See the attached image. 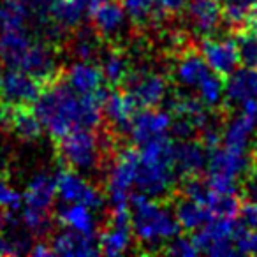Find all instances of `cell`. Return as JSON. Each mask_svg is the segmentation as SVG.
I'll return each mask as SVG.
<instances>
[{
  "instance_id": "1",
  "label": "cell",
  "mask_w": 257,
  "mask_h": 257,
  "mask_svg": "<svg viewBox=\"0 0 257 257\" xmlns=\"http://www.w3.org/2000/svg\"><path fill=\"white\" fill-rule=\"evenodd\" d=\"M34 104V111L51 140L57 141L71 131L85 128L81 95L65 83L64 76L58 81L43 86Z\"/></svg>"
},
{
  "instance_id": "2",
  "label": "cell",
  "mask_w": 257,
  "mask_h": 257,
  "mask_svg": "<svg viewBox=\"0 0 257 257\" xmlns=\"http://www.w3.org/2000/svg\"><path fill=\"white\" fill-rule=\"evenodd\" d=\"M128 208L133 234L141 245L150 246L148 252H155L154 246H161L162 252L166 243L180 232L178 220L164 199H155L143 192L131 194Z\"/></svg>"
},
{
  "instance_id": "3",
  "label": "cell",
  "mask_w": 257,
  "mask_h": 257,
  "mask_svg": "<svg viewBox=\"0 0 257 257\" xmlns=\"http://www.w3.org/2000/svg\"><path fill=\"white\" fill-rule=\"evenodd\" d=\"M173 145L175 141L168 134H164L141 147L140 168L134 183L138 185L140 192L155 199H162L175 190L176 173L173 161Z\"/></svg>"
},
{
  "instance_id": "4",
  "label": "cell",
  "mask_w": 257,
  "mask_h": 257,
  "mask_svg": "<svg viewBox=\"0 0 257 257\" xmlns=\"http://www.w3.org/2000/svg\"><path fill=\"white\" fill-rule=\"evenodd\" d=\"M111 138L100 143L93 128H76L55 141L57 157L74 171H95L111 152Z\"/></svg>"
},
{
  "instance_id": "5",
  "label": "cell",
  "mask_w": 257,
  "mask_h": 257,
  "mask_svg": "<svg viewBox=\"0 0 257 257\" xmlns=\"http://www.w3.org/2000/svg\"><path fill=\"white\" fill-rule=\"evenodd\" d=\"M250 166L246 152L231 150V148H215L208 152L206 173L208 185L215 192H238L239 180L245 176Z\"/></svg>"
},
{
  "instance_id": "6",
  "label": "cell",
  "mask_w": 257,
  "mask_h": 257,
  "mask_svg": "<svg viewBox=\"0 0 257 257\" xmlns=\"http://www.w3.org/2000/svg\"><path fill=\"white\" fill-rule=\"evenodd\" d=\"M140 168V150L134 147H120L113 157L109 175H107V194L113 206L128 204L131 189L136 183Z\"/></svg>"
},
{
  "instance_id": "7",
  "label": "cell",
  "mask_w": 257,
  "mask_h": 257,
  "mask_svg": "<svg viewBox=\"0 0 257 257\" xmlns=\"http://www.w3.org/2000/svg\"><path fill=\"white\" fill-rule=\"evenodd\" d=\"M133 241V225H131V208L128 204L113 206L102 232L99 234L100 253L121 255L128 250Z\"/></svg>"
},
{
  "instance_id": "8",
  "label": "cell",
  "mask_w": 257,
  "mask_h": 257,
  "mask_svg": "<svg viewBox=\"0 0 257 257\" xmlns=\"http://www.w3.org/2000/svg\"><path fill=\"white\" fill-rule=\"evenodd\" d=\"M86 15L104 44L116 43L125 27V9L120 0H90Z\"/></svg>"
},
{
  "instance_id": "9",
  "label": "cell",
  "mask_w": 257,
  "mask_h": 257,
  "mask_svg": "<svg viewBox=\"0 0 257 257\" xmlns=\"http://www.w3.org/2000/svg\"><path fill=\"white\" fill-rule=\"evenodd\" d=\"M121 88L134 97L140 107H159L168 97V79L155 71L133 69Z\"/></svg>"
},
{
  "instance_id": "10",
  "label": "cell",
  "mask_w": 257,
  "mask_h": 257,
  "mask_svg": "<svg viewBox=\"0 0 257 257\" xmlns=\"http://www.w3.org/2000/svg\"><path fill=\"white\" fill-rule=\"evenodd\" d=\"M41 83L20 69L0 71V104H34L41 93Z\"/></svg>"
},
{
  "instance_id": "11",
  "label": "cell",
  "mask_w": 257,
  "mask_h": 257,
  "mask_svg": "<svg viewBox=\"0 0 257 257\" xmlns=\"http://www.w3.org/2000/svg\"><path fill=\"white\" fill-rule=\"evenodd\" d=\"M57 180V194L65 203H81L90 210H97L102 206L104 197L97 187L86 182L74 169L65 168L55 176Z\"/></svg>"
},
{
  "instance_id": "12",
  "label": "cell",
  "mask_w": 257,
  "mask_h": 257,
  "mask_svg": "<svg viewBox=\"0 0 257 257\" xmlns=\"http://www.w3.org/2000/svg\"><path fill=\"white\" fill-rule=\"evenodd\" d=\"M201 55L206 60L208 67L224 79L232 74L239 65V55L234 39L211 36L204 37L201 43Z\"/></svg>"
},
{
  "instance_id": "13",
  "label": "cell",
  "mask_w": 257,
  "mask_h": 257,
  "mask_svg": "<svg viewBox=\"0 0 257 257\" xmlns=\"http://www.w3.org/2000/svg\"><path fill=\"white\" fill-rule=\"evenodd\" d=\"M138 102L134 97L123 88H113L107 93L102 106V116L109 121L111 131H116L120 134L131 133V125L136 116Z\"/></svg>"
},
{
  "instance_id": "14",
  "label": "cell",
  "mask_w": 257,
  "mask_h": 257,
  "mask_svg": "<svg viewBox=\"0 0 257 257\" xmlns=\"http://www.w3.org/2000/svg\"><path fill=\"white\" fill-rule=\"evenodd\" d=\"M183 11L187 13L192 30L203 37L217 34L225 22L220 0H189Z\"/></svg>"
},
{
  "instance_id": "15",
  "label": "cell",
  "mask_w": 257,
  "mask_h": 257,
  "mask_svg": "<svg viewBox=\"0 0 257 257\" xmlns=\"http://www.w3.org/2000/svg\"><path fill=\"white\" fill-rule=\"evenodd\" d=\"M171 120V114L166 111H159L157 107H141L134 116L128 134L138 147H143L148 141L168 134Z\"/></svg>"
},
{
  "instance_id": "16",
  "label": "cell",
  "mask_w": 257,
  "mask_h": 257,
  "mask_svg": "<svg viewBox=\"0 0 257 257\" xmlns=\"http://www.w3.org/2000/svg\"><path fill=\"white\" fill-rule=\"evenodd\" d=\"M176 62L173 65V79L187 88H197L199 83L211 72L201 51L194 46H185L176 53Z\"/></svg>"
},
{
  "instance_id": "17",
  "label": "cell",
  "mask_w": 257,
  "mask_h": 257,
  "mask_svg": "<svg viewBox=\"0 0 257 257\" xmlns=\"http://www.w3.org/2000/svg\"><path fill=\"white\" fill-rule=\"evenodd\" d=\"M173 161H175V173L180 178L199 176L206 168L208 152L201 145V141L180 140L173 145Z\"/></svg>"
},
{
  "instance_id": "18",
  "label": "cell",
  "mask_w": 257,
  "mask_h": 257,
  "mask_svg": "<svg viewBox=\"0 0 257 257\" xmlns=\"http://www.w3.org/2000/svg\"><path fill=\"white\" fill-rule=\"evenodd\" d=\"M50 245L53 248V253H57V255L85 257V255H97V253H100L97 234H85V232L72 231V229L57 232L51 238Z\"/></svg>"
},
{
  "instance_id": "19",
  "label": "cell",
  "mask_w": 257,
  "mask_h": 257,
  "mask_svg": "<svg viewBox=\"0 0 257 257\" xmlns=\"http://www.w3.org/2000/svg\"><path fill=\"white\" fill-rule=\"evenodd\" d=\"M64 79L78 95H88V93H99L109 88L104 79L100 65L92 62H78L64 74Z\"/></svg>"
},
{
  "instance_id": "20",
  "label": "cell",
  "mask_w": 257,
  "mask_h": 257,
  "mask_svg": "<svg viewBox=\"0 0 257 257\" xmlns=\"http://www.w3.org/2000/svg\"><path fill=\"white\" fill-rule=\"evenodd\" d=\"M99 58H100L99 65L102 69V74L107 86L109 88H121L125 79L128 78V74L134 69L123 48L118 46L116 43H111L107 44L106 50L100 51Z\"/></svg>"
},
{
  "instance_id": "21",
  "label": "cell",
  "mask_w": 257,
  "mask_h": 257,
  "mask_svg": "<svg viewBox=\"0 0 257 257\" xmlns=\"http://www.w3.org/2000/svg\"><path fill=\"white\" fill-rule=\"evenodd\" d=\"M173 197H175V217L180 224V229L183 231H197L215 217L204 204L197 203V201L189 199L178 192H173Z\"/></svg>"
},
{
  "instance_id": "22",
  "label": "cell",
  "mask_w": 257,
  "mask_h": 257,
  "mask_svg": "<svg viewBox=\"0 0 257 257\" xmlns=\"http://www.w3.org/2000/svg\"><path fill=\"white\" fill-rule=\"evenodd\" d=\"M257 127V114L239 111L232 120L227 121L225 131L222 134V143L225 148L231 150L246 152V147L250 143V136L253 134Z\"/></svg>"
},
{
  "instance_id": "23",
  "label": "cell",
  "mask_w": 257,
  "mask_h": 257,
  "mask_svg": "<svg viewBox=\"0 0 257 257\" xmlns=\"http://www.w3.org/2000/svg\"><path fill=\"white\" fill-rule=\"evenodd\" d=\"M225 97L229 102H245L257 100V69L243 67L236 69L225 78Z\"/></svg>"
},
{
  "instance_id": "24",
  "label": "cell",
  "mask_w": 257,
  "mask_h": 257,
  "mask_svg": "<svg viewBox=\"0 0 257 257\" xmlns=\"http://www.w3.org/2000/svg\"><path fill=\"white\" fill-rule=\"evenodd\" d=\"M32 37L23 30H9L0 36V62L8 69H18L32 44Z\"/></svg>"
},
{
  "instance_id": "25",
  "label": "cell",
  "mask_w": 257,
  "mask_h": 257,
  "mask_svg": "<svg viewBox=\"0 0 257 257\" xmlns=\"http://www.w3.org/2000/svg\"><path fill=\"white\" fill-rule=\"evenodd\" d=\"M58 224L65 229L85 232V234H95V220L92 217V211L88 206L81 203H65L57 208Z\"/></svg>"
},
{
  "instance_id": "26",
  "label": "cell",
  "mask_w": 257,
  "mask_h": 257,
  "mask_svg": "<svg viewBox=\"0 0 257 257\" xmlns=\"http://www.w3.org/2000/svg\"><path fill=\"white\" fill-rule=\"evenodd\" d=\"M55 196H57V180H55V176L39 173L30 180L23 199H25L27 206L50 211Z\"/></svg>"
},
{
  "instance_id": "27",
  "label": "cell",
  "mask_w": 257,
  "mask_h": 257,
  "mask_svg": "<svg viewBox=\"0 0 257 257\" xmlns=\"http://www.w3.org/2000/svg\"><path fill=\"white\" fill-rule=\"evenodd\" d=\"M232 32H234L232 39L238 48L239 64H243L245 67L257 69V27L243 25Z\"/></svg>"
},
{
  "instance_id": "28",
  "label": "cell",
  "mask_w": 257,
  "mask_h": 257,
  "mask_svg": "<svg viewBox=\"0 0 257 257\" xmlns=\"http://www.w3.org/2000/svg\"><path fill=\"white\" fill-rule=\"evenodd\" d=\"M29 22V13L20 0H0V32L23 30Z\"/></svg>"
},
{
  "instance_id": "29",
  "label": "cell",
  "mask_w": 257,
  "mask_h": 257,
  "mask_svg": "<svg viewBox=\"0 0 257 257\" xmlns=\"http://www.w3.org/2000/svg\"><path fill=\"white\" fill-rule=\"evenodd\" d=\"M199 92V100L208 107V109H215L220 106L222 99L225 95V79L218 76L217 72L211 71L203 81L197 86Z\"/></svg>"
},
{
  "instance_id": "30",
  "label": "cell",
  "mask_w": 257,
  "mask_h": 257,
  "mask_svg": "<svg viewBox=\"0 0 257 257\" xmlns=\"http://www.w3.org/2000/svg\"><path fill=\"white\" fill-rule=\"evenodd\" d=\"M231 239L234 243L236 252L246 253V255H257V229L248 227L241 220H236Z\"/></svg>"
},
{
  "instance_id": "31",
  "label": "cell",
  "mask_w": 257,
  "mask_h": 257,
  "mask_svg": "<svg viewBox=\"0 0 257 257\" xmlns=\"http://www.w3.org/2000/svg\"><path fill=\"white\" fill-rule=\"evenodd\" d=\"M20 218H22L23 225L32 234L41 236L44 232H48V229H50V211L48 210H39V208H32L25 204Z\"/></svg>"
},
{
  "instance_id": "32",
  "label": "cell",
  "mask_w": 257,
  "mask_h": 257,
  "mask_svg": "<svg viewBox=\"0 0 257 257\" xmlns=\"http://www.w3.org/2000/svg\"><path fill=\"white\" fill-rule=\"evenodd\" d=\"M20 2L29 13V20H34L37 29L51 18L50 13L55 0H20Z\"/></svg>"
},
{
  "instance_id": "33",
  "label": "cell",
  "mask_w": 257,
  "mask_h": 257,
  "mask_svg": "<svg viewBox=\"0 0 257 257\" xmlns=\"http://www.w3.org/2000/svg\"><path fill=\"white\" fill-rule=\"evenodd\" d=\"M22 206V194L9 183L6 173H0V208L18 210Z\"/></svg>"
},
{
  "instance_id": "34",
  "label": "cell",
  "mask_w": 257,
  "mask_h": 257,
  "mask_svg": "<svg viewBox=\"0 0 257 257\" xmlns=\"http://www.w3.org/2000/svg\"><path fill=\"white\" fill-rule=\"evenodd\" d=\"M162 252L171 253V255L185 257V255H196V253H199V250H197L196 245L192 243V238L176 234L171 243H166L164 248H162Z\"/></svg>"
},
{
  "instance_id": "35",
  "label": "cell",
  "mask_w": 257,
  "mask_h": 257,
  "mask_svg": "<svg viewBox=\"0 0 257 257\" xmlns=\"http://www.w3.org/2000/svg\"><path fill=\"white\" fill-rule=\"evenodd\" d=\"M187 2L189 0H157V8L164 18H169V16H176L183 13Z\"/></svg>"
},
{
  "instance_id": "36",
  "label": "cell",
  "mask_w": 257,
  "mask_h": 257,
  "mask_svg": "<svg viewBox=\"0 0 257 257\" xmlns=\"http://www.w3.org/2000/svg\"><path fill=\"white\" fill-rule=\"evenodd\" d=\"M29 253H32V255H53V248L48 241H37L32 245Z\"/></svg>"
},
{
  "instance_id": "37",
  "label": "cell",
  "mask_w": 257,
  "mask_h": 257,
  "mask_svg": "<svg viewBox=\"0 0 257 257\" xmlns=\"http://www.w3.org/2000/svg\"><path fill=\"white\" fill-rule=\"evenodd\" d=\"M4 225H6V213L2 211V208H0V231H2Z\"/></svg>"
},
{
  "instance_id": "38",
  "label": "cell",
  "mask_w": 257,
  "mask_h": 257,
  "mask_svg": "<svg viewBox=\"0 0 257 257\" xmlns=\"http://www.w3.org/2000/svg\"><path fill=\"white\" fill-rule=\"evenodd\" d=\"M4 168H6V161L2 159V155H0V173H6Z\"/></svg>"
},
{
  "instance_id": "39",
  "label": "cell",
  "mask_w": 257,
  "mask_h": 257,
  "mask_svg": "<svg viewBox=\"0 0 257 257\" xmlns=\"http://www.w3.org/2000/svg\"><path fill=\"white\" fill-rule=\"evenodd\" d=\"M0 71H2V62H0Z\"/></svg>"
},
{
  "instance_id": "40",
  "label": "cell",
  "mask_w": 257,
  "mask_h": 257,
  "mask_svg": "<svg viewBox=\"0 0 257 257\" xmlns=\"http://www.w3.org/2000/svg\"><path fill=\"white\" fill-rule=\"evenodd\" d=\"M220 2H222V0H220Z\"/></svg>"
}]
</instances>
